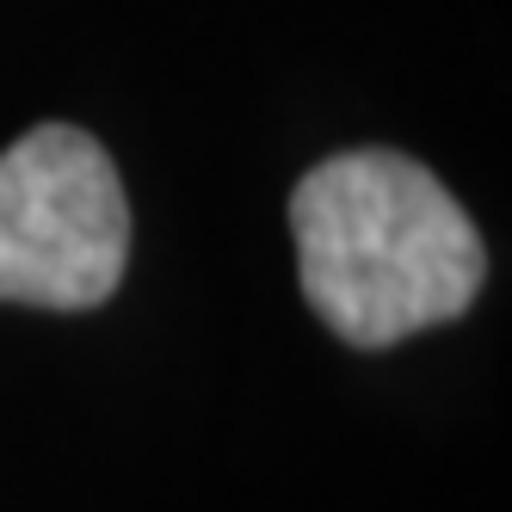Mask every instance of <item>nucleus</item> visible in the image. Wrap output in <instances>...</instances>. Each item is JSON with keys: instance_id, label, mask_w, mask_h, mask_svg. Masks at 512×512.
Instances as JSON below:
<instances>
[{"instance_id": "1", "label": "nucleus", "mask_w": 512, "mask_h": 512, "mask_svg": "<svg viewBox=\"0 0 512 512\" xmlns=\"http://www.w3.org/2000/svg\"><path fill=\"white\" fill-rule=\"evenodd\" d=\"M290 235L309 309L364 352L457 321L488 278L469 210L395 149L309 167L290 192Z\"/></svg>"}, {"instance_id": "2", "label": "nucleus", "mask_w": 512, "mask_h": 512, "mask_svg": "<svg viewBox=\"0 0 512 512\" xmlns=\"http://www.w3.org/2000/svg\"><path fill=\"white\" fill-rule=\"evenodd\" d=\"M130 260V198L75 124H38L0 155V303L99 309Z\"/></svg>"}]
</instances>
